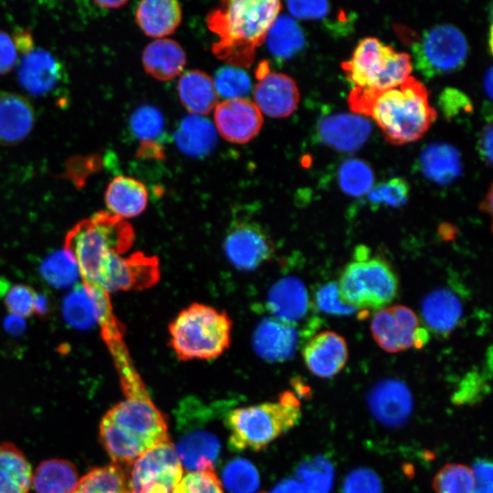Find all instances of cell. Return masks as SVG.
Instances as JSON below:
<instances>
[{
	"label": "cell",
	"instance_id": "1",
	"mask_svg": "<svg viewBox=\"0 0 493 493\" xmlns=\"http://www.w3.org/2000/svg\"><path fill=\"white\" fill-rule=\"evenodd\" d=\"M116 367L125 399L106 413L100 436L113 463L127 465L170 439L165 417L152 401L131 361Z\"/></svg>",
	"mask_w": 493,
	"mask_h": 493
},
{
	"label": "cell",
	"instance_id": "2",
	"mask_svg": "<svg viewBox=\"0 0 493 493\" xmlns=\"http://www.w3.org/2000/svg\"><path fill=\"white\" fill-rule=\"evenodd\" d=\"M348 104L352 112L373 119L384 139L395 145L420 139L437 117L425 87L411 76L387 89L354 87Z\"/></svg>",
	"mask_w": 493,
	"mask_h": 493
},
{
	"label": "cell",
	"instance_id": "3",
	"mask_svg": "<svg viewBox=\"0 0 493 493\" xmlns=\"http://www.w3.org/2000/svg\"><path fill=\"white\" fill-rule=\"evenodd\" d=\"M280 9L277 0L222 2L206 16L209 30L217 37L212 52L228 66L249 68Z\"/></svg>",
	"mask_w": 493,
	"mask_h": 493
},
{
	"label": "cell",
	"instance_id": "4",
	"mask_svg": "<svg viewBox=\"0 0 493 493\" xmlns=\"http://www.w3.org/2000/svg\"><path fill=\"white\" fill-rule=\"evenodd\" d=\"M134 237V230L126 220L100 211L79 221L67 233L63 249L76 262L82 283L93 286L110 257L126 253Z\"/></svg>",
	"mask_w": 493,
	"mask_h": 493
},
{
	"label": "cell",
	"instance_id": "5",
	"mask_svg": "<svg viewBox=\"0 0 493 493\" xmlns=\"http://www.w3.org/2000/svg\"><path fill=\"white\" fill-rule=\"evenodd\" d=\"M232 325L226 311L194 302L170 322L169 343L182 361L213 360L229 348Z\"/></svg>",
	"mask_w": 493,
	"mask_h": 493
},
{
	"label": "cell",
	"instance_id": "6",
	"mask_svg": "<svg viewBox=\"0 0 493 493\" xmlns=\"http://www.w3.org/2000/svg\"><path fill=\"white\" fill-rule=\"evenodd\" d=\"M301 412L297 396L286 392L274 403L231 411L226 416L229 446L234 450L257 451L293 427Z\"/></svg>",
	"mask_w": 493,
	"mask_h": 493
},
{
	"label": "cell",
	"instance_id": "7",
	"mask_svg": "<svg viewBox=\"0 0 493 493\" xmlns=\"http://www.w3.org/2000/svg\"><path fill=\"white\" fill-rule=\"evenodd\" d=\"M341 68L354 87L387 89L410 77L412 63L408 54L398 53L375 37H365Z\"/></svg>",
	"mask_w": 493,
	"mask_h": 493
},
{
	"label": "cell",
	"instance_id": "8",
	"mask_svg": "<svg viewBox=\"0 0 493 493\" xmlns=\"http://www.w3.org/2000/svg\"><path fill=\"white\" fill-rule=\"evenodd\" d=\"M339 290L342 300L354 307L380 309L397 295L398 281L390 265L380 257L355 259L341 274Z\"/></svg>",
	"mask_w": 493,
	"mask_h": 493
},
{
	"label": "cell",
	"instance_id": "9",
	"mask_svg": "<svg viewBox=\"0 0 493 493\" xmlns=\"http://www.w3.org/2000/svg\"><path fill=\"white\" fill-rule=\"evenodd\" d=\"M415 68L426 79L459 70L468 46L464 34L452 25H438L425 31L412 46Z\"/></svg>",
	"mask_w": 493,
	"mask_h": 493
},
{
	"label": "cell",
	"instance_id": "10",
	"mask_svg": "<svg viewBox=\"0 0 493 493\" xmlns=\"http://www.w3.org/2000/svg\"><path fill=\"white\" fill-rule=\"evenodd\" d=\"M121 466L124 470L125 493H173L184 472L171 442L160 444L131 463Z\"/></svg>",
	"mask_w": 493,
	"mask_h": 493
},
{
	"label": "cell",
	"instance_id": "11",
	"mask_svg": "<svg viewBox=\"0 0 493 493\" xmlns=\"http://www.w3.org/2000/svg\"><path fill=\"white\" fill-rule=\"evenodd\" d=\"M160 278L158 258L142 252L128 257L112 255L100 268L93 287L106 293L142 290Z\"/></svg>",
	"mask_w": 493,
	"mask_h": 493
},
{
	"label": "cell",
	"instance_id": "12",
	"mask_svg": "<svg viewBox=\"0 0 493 493\" xmlns=\"http://www.w3.org/2000/svg\"><path fill=\"white\" fill-rule=\"evenodd\" d=\"M223 248L230 264L241 271H252L269 261L275 246L267 230L258 223L236 220L229 226Z\"/></svg>",
	"mask_w": 493,
	"mask_h": 493
},
{
	"label": "cell",
	"instance_id": "13",
	"mask_svg": "<svg viewBox=\"0 0 493 493\" xmlns=\"http://www.w3.org/2000/svg\"><path fill=\"white\" fill-rule=\"evenodd\" d=\"M216 131L227 142L245 144L253 140L263 126V114L246 98L225 100L215 108Z\"/></svg>",
	"mask_w": 493,
	"mask_h": 493
},
{
	"label": "cell",
	"instance_id": "14",
	"mask_svg": "<svg viewBox=\"0 0 493 493\" xmlns=\"http://www.w3.org/2000/svg\"><path fill=\"white\" fill-rule=\"evenodd\" d=\"M62 312L71 327L81 330L101 325L114 316L109 294L83 283L77 284L65 297Z\"/></svg>",
	"mask_w": 493,
	"mask_h": 493
},
{
	"label": "cell",
	"instance_id": "15",
	"mask_svg": "<svg viewBox=\"0 0 493 493\" xmlns=\"http://www.w3.org/2000/svg\"><path fill=\"white\" fill-rule=\"evenodd\" d=\"M368 404L374 418L389 427L404 424L413 410V398L408 387L395 379L377 383L369 393Z\"/></svg>",
	"mask_w": 493,
	"mask_h": 493
},
{
	"label": "cell",
	"instance_id": "16",
	"mask_svg": "<svg viewBox=\"0 0 493 493\" xmlns=\"http://www.w3.org/2000/svg\"><path fill=\"white\" fill-rule=\"evenodd\" d=\"M254 103L262 114L270 118H286L292 114L299 101V91L289 76L270 71L257 80L253 90Z\"/></svg>",
	"mask_w": 493,
	"mask_h": 493
},
{
	"label": "cell",
	"instance_id": "17",
	"mask_svg": "<svg viewBox=\"0 0 493 493\" xmlns=\"http://www.w3.org/2000/svg\"><path fill=\"white\" fill-rule=\"evenodd\" d=\"M299 337L296 326L267 316L256 326L252 345L260 358L270 362H280L293 356Z\"/></svg>",
	"mask_w": 493,
	"mask_h": 493
},
{
	"label": "cell",
	"instance_id": "18",
	"mask_svg": "<svg viewBox=\"0 0 493 493\" xmlns=\"http://www.w3.org/2000/svg\"><path fill=\"white\" fill-rule=\"evenodd\" d=\"M309 298L303 282L295 277L278 279L268 289L266 309L271 317L296 326L308 314Z\"/></svg>",
	"mask_w": 493,
	"mask_h": 493
},
{
	"label": "cell",
	"instance_id": "19",
	"mask_svg": "<svg viewBox=\"0 0 493 493\" xmlns=\"http://www.w3.org/2000/svg\"><path fill=\"white\" fill-rule=\"evenodd\" d=\"M302 356L307 368L314 375L330 378L345 366L348 347L342 336L324 330L310 338L303 348Z\"/></svg>",
	"mask_w": 493,
	"mask_h": 493
},
{
	"label": "cell",
	"instance_id": "20",
	"mask_svg": "<svg viewBox=\"0 0 493 493\" xmlns=\"http://www.w3.org/2000/svg\"><path fill=\"white\" fill-rule=\"evenodd\" d=\"M372 131L365 118L348 113H335L319 121L318 136L320 142L341 152H354L367 141Z\"/></svg>",
	"mask_w": 493,
	"mask_h": 493
},
{
	"label": "cell",
	"instance_id": "21",
	"mask_svg": "<svg viewBox=\"0 0 493 493\" xmlns=\"http://www.w3.org/2000/svg\"><path fill=\"white\" fill-rule=\"evenodd\" d=\"M35 113L29 100L18 94H0V143L15 145L32 131Z\"/></svg>",
	"mask_w": 493,
	"mask_h": 493
},
{
	"label": "cell",
	"instance_id": "22",
	"mask_svg": "<svg viewBox=\"0 0 493 493\" xmlns=\"http://www.w3.org/2000/svg\"><path fill=\"white\" fill-rule=\"evenodd\" d=\"M61 73V65L48 51L33 49L19 66L18 80L29 93L43 95L57 85Z\"/></svg>",
	"mask_w": 493,
	"mask_h": 493
},
{
	"label": "cell",
	"instance_id": "23",
	"mask_svg": "<svg viewBox=\"0 0 493 493\" xmlns=\"http://www.w3.org/2000/svg\"><path fill=\"white\" fill-rule=\"evenodd\" d=\"M218 438L206 429H192L178 440L174 450L182 464L189 472L214 468L220 452Z\"/></svg>",
	"mask_w": 493,
	"mask_h": 493
},
{
	"label": "cell",
	"instance_id": "24",
	"mask_svg": "<svg viewBox=\"0 0 493 493\" xmlns=\"http://www.w3.org/2000/svg\"><path fill=\"white\" fill-rule=\"evenodd\" d=\"M104 200L108 212L125 220L138 216L145 210L148 191L137 179L119 175L108 184Z\"/></svg>",
	"mask_w": 493,
	"mask_h": 493
},
{
	"label": "cell",
	"instance_id": "25",
	"mask_svg": "<svg viewBox=\"0 0 493 493\" xmlns=\"http://www.w3.org/2000/svg\"><path fill=\"white\" fill-rule=\"evenodd\" d=\"M142 61L148 75L157 80L168 81L183 72L186 56L178 42L170 38H159L146 46Z\"/></svg>",
	"mask_w": 493,
	"mask_h": 493
},
{
	"label": "cell",
	"instance_id": "26",
	"mask_svg": "<svg viewBox=\"0 0 493 493\" xmlns=\"http://www.w3.org/2000/svg\"><path fill=\"white\" fill-rule=\"evenodd\" d=\"M135 20L146 36L163 38L179 26L181 5L174 0H143L137 5Z\"/></svg>",
	"mask_w": 493,
	"mask_h": 493
},
{
	"label": "cell",
	"instance_id": "27",
	"mask_svg": "<svg viewBox=\"0 0 493 493\" xmlns=\"http://www.w3.org/2000/svg\"><path fill=\"white\" fill-rule=\"evenodd\" d=\"M422 315L432 331L446 336L461 320L463 306L456 293L448 288H440L424 299Z\"/></svg>",
	"mask_w": 493,
	"mask_h": 493
},
{
	"label": "cell",
	"instance_id": "28",
	"mask_svg": "<svg viewBox=\"0 0 493 493\" xmlns=\"http://www.w3.org/2000/svg\"><path fill=\"white\" fill-rule=\"evenodd\" d=\"M420 171L429 181L440 185L449 184L462 172L457 149L444 142H434L423 149L419 158Z\"/></svg>",
	"mask_w": 493,
	"mask_h": 493
},
{
	"label": "cell",
	"instance_id": "29",
	"mask_svg": "<svg viewBox=\"0 0 493 493\" xmlns=\"http://www.w3.org/2000/svg\"><path fill=\"white\" fill-rule=\"evenodd\" d=\"M177 89L180 101L189 114L206 115L217 105L218 95L213 79L205 71H186L180 77Z\"/></svg>",
	"mask_w": 493,
	"mask_h": 493
},
{
	"label": "cell",
	"instance_id": "30",
	"mask_svg": "<svg viewBox=\"0 0 493 493\" xmlns=\"http://www.w3.org/2000/svg\"><path fill=\"white\" fill-rule=\"evenodd\" d=\"M173 136L182 152L196 158L211 153L217 142L215 127L209 120L200 115L185 116L180 121Z\"/></svg>",
	"mask_w": 493,
	"mask_h": 493
},
{
	"label": "cell",
	"instance_id": "31",
	"mask_svg": "<svg viewBox=\"0 0 493 493\" xmlns=\"http://www.w3.org/2000/svg\"><path fill=\"white\" fill-rule=\"evenodd\" d=\"M371 331L376 343L385 351L399 352L414 347L416 330L394 315L390 308L376 312Z\"/></svg>",
	"mask_w": 493,
	"mask_h": 493
},
{
	"label": "cell",
	"instance_id": "32",
	"mask_svg": "<svg viewBox=\"0 0 493 493\" xmlns=\"http://www.w3.org/2000/svg\"><path fill=\"white\" fill-rule=\"evenodd\" d=\"M32 470L24 454L14 445L0 446V493H27Z\"/></svg>",
	"mask_w": 493,
	"mask_h": 493
},
{
	"label": "cell",
	"instance_id": "33",
	"mask_svg": "<svg viewBox=\"0 0 493 493\" xmlns=\"http://www.w3.org/2000/svg\"><path fill=\"white\" fill-rule=\"evenodd\" d=\"M79 480L75 466L63 459L43 461L32 477L37 493H72Z\"/></svg>",
	"mask_w": 493,
	"mask_h": 493
},
{
	"label": "cell",
	"instance_id": "34",
	"mask_svg": "<svg viewBox=\"0 0 493 493\" xmlns=\"http://www.w3.org/2000/svg\"><path fill=\"white\" fill-rule=\"evenodd\" d=\"M266 39L269 51L280 59L291 58L305 46V36L301 27L288 16L277 17Z\"/></svg>",
	"mask_w": 493,
	"mask_h": 493
},
{
	"label": "cell",
	"instance_id": "35",
	"mask_svg": "<svg viewBox=\"0 0 493 493\" xmlns=\"http://www.w3.org/2000/svg\"><path fill=\"white\" fill-rule=\"evenodd\" d=\"M72 493H125L123 467L112 463L95 468L79 480Z\"/></svg>",
	"mask_w": 493,
	"mask_h": 493
},
{
	"label": "cell",
	"instance_id": "36",
	"mask_svg": "<svg viewBox=\"0 0 493 493\" xmlns=\"http://www.w3.org/2000/svg\"><path fill=\"white\" fill-rule=\"evenodd\" d=\"M40 275L50 286L61 288L75 285L79 271L72 257L63 249L44 259L40 265Z\"/></svg>",
	"mask_w": 493,
	"mask_h": 493
},
{
	"label": "cell",
	"instance_id": "37",
	"mask_svg": "<svg viewBox=\"0 0 493 493\" xmlns=\"http://www.w3.org/2000/svg\"><path fill=\"white\" fill-rule=\"evenodd\" d=\"M339 184L347 194L361 197L373 185L372 170L364 161L347 159L340 165Z\"/></svg>",
	"mask_w": 493,
	"mask_h": 493
},
{
	"label": "cell",
	"instance_id": "38",
	"mask_svg": "<svg viewBox=\"0 0 493 493\" xmlns=\"http://www.w3.org/2000/svg\"><path fill=\"white\" fill-rule=\"evenodd\" d=\"M472 470L462 464H446L434 477L435 493H472Z\"/></svg>",
	"mask_w": 493,
	"mask_h": 493
},
{
	"label": "cell",
	"instance_id": "39",
	"mask_svg": "<svg viewBox=\"0 0 493 493\" xmlns=\"http://www.w3.org/2000/svg\"><path fill=\"white\" fill-rule=\"evenodd\" d=\"M130 127L142 142H157L163 133L164 118L156 107L142 105L131 114Z\"/></svg>",
	"mask_w": 493,
	"mask_h": 493
},
{
	"label": "cell",
	"instance_id": "40",
	"mask_svg": "<svg viewBox=\"0 0 493 493\" xmlns=\"http://www.w3.org/2000/svg\"><path fill=\"white\" fill-rule=\"evenodd\" d=\"M223 480L232 493H254L259 486L257 469L246 459L229 462L224 469Z\"/></svg>",
	"mask_w": 493,
	"mask_h": 493
},
{
	"label": "cell",
	"instance_id": "41",
	"mask_svg": "<svg viewBox=\"0 0 493 493\" xmlns=\"http://www.w3.org/2000/svg\"><path fill=\"white\" fill-rule=\"evenodd\" d=\"M213 83L217 95L226 100L245 98L251 90V80L240 68L225 66L216 70Z\"/></svg>",
	"mask_w": 493,
	"mask_h": 493
},
{
	"label": "cell",
	"instance_id": "42",
	"mask_svg": "<svg viewBox=\"0 0 493 493\" xmlns=\"http://www.w3.org/2000/svg\"><path fill=\"white\" fill-rule=\"evenodd\" d=\"M299 481L318 493H328L333 483V467L324 457L304 462L298 469Z\"/></svg>",
	"mask_w": 493,
	"mask_h": 493
},
{
	"label": "cell",
	"instance_id": "43",
	"mask_svg": "<svg viewBox=\"0 0 493 493\" xmlns=\"http://www.w3.org/2000/svg\"><path fill=\"white\" fill-rule=\"evenodd\" d=\"M409 193L408 183L403 178L396 177L372 188L368 192L367 200L374 208L380 205L400 207L407 203Z\"/></svg>",
	"mask_w": 493,
	"mask_h": 493
},
{
	"label": "cell",
	"instance_id": "44",
	"mask_svg": "<svg viewBox=\"0 0 493 493\" xmlns=\"http://www.w3.org/2000/svg\"><path fill=\"white\" fill-rule=\"evenodd\" d=\"M37 295L28 285L14 284L4 290V304L10 315L26 319L35 314Z\"/></svg>",
	"mask_w": 493,
	"mask_h": 493
},
{
	"label": "cell",
	"instance_id": "45",
	"mask_svg": "<svg viewBox=\"0 0 493 493\" xmlns=\"http://www.w3.org/2000/svg\"><path fill=\"white\" fill-rule=\"evenodd\" d=\"M173 493H223V488L214 468H206L182 477Z\"/></svg>",
	"mask_w": 493,
	"mask_h": 493
},
{
	"label": "cell",
	"instance_id": "46",
	"mask_svg": "<svg viewBox=\"0 0 493 493\" xmlns=\"http://www.w3.org/2000/svg\"><path fill=\"white\" fill-rule=\"evenodd\" d=\"M315 302L322 312L337 316H350L356 309L345 303L340 295L338 283L330 281L319 287L315 292Z\"/></svg>",
	"mask_w": 493,
	"mask_h": 493
},
{
	"label": "cell",
	"instance_id": "47",
	"mask_svg": "<svg viewBox=\"0 0 493 493\" xmlns=\"http://www.w3.org/2000/svg\"><path fill=\"white\" fill-rule=\"evenodd\" d=\"M382 483L378 476L371 469L352 470L345 478L343 493H382Z\"/></svg>",
	"mask_w": 493,
	"mask_h": 493
},
{
	"label": "cell",
	"instance_id": "48",
	"mask_svg": "<svg viewBox=\"0 0 493 493\" xmlns=\"http://www.w3.org/2000/svg\"><path fill=\"white\" fill-rule=\"evenodd\" d=\"M441 110L447 119L456 117L461 112H470L473 110L469 98L462 91L447 88L439 97Z\"/></svg>",
	"mask_w": 493,
	"mask_h": 493
},
{
	"label": "cell",
	"instance_id": "49",
	"mask_svg": "<svg viewBox=\"0 0 493 493\" xmlns=\"http://www.w3.org/2000/svg\"><path fill=\"white\" fill-rule=\"evenodd\" d=\"M289 12L299 19L320 20L329 18L332 11L327 1H289Z\"/></svg>",
	"mask_w": 493,
	"mask_h": 493
},
{
	"label": "cell",
	"instance_id": "50",
	"mask_svg": "<svg viewBox=\"0 0 493 493\" xmlns=\"http://www.w3.org/2000/svg\"><path fill=\"white\" fill-rule=\"evenodd\" d=\"M472 470L474 487L472 493H492V464L486 459L475 462Z\"/></svg>",
	"mask_w": 493,
	"mask_h": 493
},
{
	"label": "cell",
	"instance_id": "51",
	"mask_svg": "<svg viewBox=\"0 0 493 493\" xmlns=\"http://www.w3.org/2000/svg\"><path fill=\"white\" fill-rule=\"evenodd\" d=\"M17 62V50L8 34L0 30V75L11 71Z\"/></svg>",
	"mask_w": 493,
	"mask_h": 493
},
{
	"label": "cell",
	"instance_id": "52",
	"mask_svg": "<svg viewBox=\"0 0 493 493\" xmlns=\"http://www.w3.org/2000/svg\"><path fill=\"white\" fill-rule=\"evenodd\" d=\"M493 129L491 122L487 123L481 130L477 149L481 159L488 165L492 164Z\"/></svg>",
	"mask_w": 493,
	"mask_h": 493
},
{
	"label": "cell",
	"instance_id": "53",
	"mask_svg": "<svg viewBox=\"0 0 493 493\" xmlns=\"http://www.w3.org/2000/svg\"><path fill=\"white\" fill-rule=\"evenodd\" d=\"M270 493H316V491L299 481L287 479L277 485Z\"/></svg>",
	"mask_w": 493,
	"mask_h": 493
},
{
	"label": "cell",
	"instance_id": "54",
	"mask_svg": "<svg viewBox=\"0 0 493 493\" xmlns=\"http://www.w3.org/2000/svg\"><path fill=\"white\" fill-rule=\"evenodd\" d=\"M16 50L20 51L24 55H26L33 48V38L29 31L20 30L17 31L13 38Z\"/></svg>",
	"mask_w": 493,
	"mask_h": 493
},
{
	"label": "cell",
	"instance_id": "55",
	"mask_svg": "<svg viewBox=\"0 0 493 493\" xmlns=\"http://www.w3.org/2000/svg\"><path fill=\"white\" fill-rule=\"evenodd\" d=\"M48 308L49 305L47 297L37 292L35 303V314L38 316L47 315L48 312Z\"/></svg>",
	"mask_w": 493,
	"mask_h": 493
},
{
	"label": "cell",
	"instance_id": "56",
	"mask_svg": "<svg viewBox=\"0 0 493 493\" xmlns=\"http://www.w3.org/2000/svg\"><path fill=\"white\" fill-rule=\"evenodd\" d=\"M5 328L11 332H20L25 328L24 319L10 315L5 320Z\"/></svg>",
	"mask_w": 493,
	"mask_h": 493
},
{
	"label": "cell",
	"instance_id": "57",
	"mask_svg": "<svg viewBox=\"0 0 493 493\" xmlns=\"http://www.w3.org/2000/svg\"><path fill=\"white\" fill-rule=\"evenodd\" d=\"M479 210L486 212L489 215L492 213V185H490L489 190L484 198V200L479 205Z\"/></svg>",
	"mask_w": 493,
	"mask_h": 493
},
{
	"label": "cell",
	"instance_id": "58",
	"mask_svg": "<svg viewBox=\"0 0 493 493\" xmlns=\"http://www.w3.org/2000/svg\"><path fill=\"white\" fill-rule=\"evenodd\" d=\"M94 3L103 8L116 9L127 4V1H95Z\"/></svg>",
	"mask_w": 493,
	"mask_h": 493
},
{
	"label": "cell",
	"instance_id": "59",
	"mask_svg": "<svg viewBox=\"0 0 493 493\" xmlns=\"http://www.w3.org/2000/svg\"><path fill=\"white\" fill-rule=\"evenodd\" d=\"M484 88L489 99L492 97V68L490 67L485 74Z\"/></svg>",
	"mask_w": 493,
	"mask_h": 493
},
{
	"label": "cell",
	"instance_id": "60",
	"mask_svg": "<svg viewBox=\"0 0 493 493\" xmlns=\"http://www.w3.org/2000/svg\"><path fill=\"white\" fill-rule=\"evenodd\" d=\"M441 226L442 227H440V234L442 237L451 239L455 236L456 229L453 226L449 224H443Z\"/></svg>",
	"mask_w": 493,
	"mask_h": 493
}]
</instances>
